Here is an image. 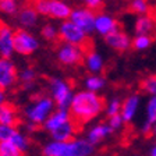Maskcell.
<instances>
[{
	"label": "cell",
	"instance_id": "obj_1",
	"mask_svg": "<svg viewBox=\"0 0 156 156\" xmlns=\"http://www.w3.org/2000/svg\"><path fill=\"white\" fill-rule=\"evenodd\" d=\"M103 99L99 95H96V92L81 91L73 96L68 112H70L71 120L78 127V124H85L94 117H96L103 110Z\"/></svg>",
	"mask_w": 156,
	"mask_h": 156
},
{
	"label": "cell",
	"instance_id": "obj_2",
	"mask_svg": "<svg viewBox=\"0 0 156 156\" xmlns=\"http://www.w3.org/2000/svg\"><path fill=\"white\" fill-rule=\"evenodd\" d=\"M43 156H91L94 153V145L87 140H73L68 142L50 141L42 149Z\"/></svg>",
	"mask_w": 156,
	"mask_h": 156
},
{
	"label": "cell",
	"instance_id": "obj_3",
	"mask_svg": "<svg viewBox=\"0 0 156 156\" xmlns=\"http://www.w3.org/2000/svg\"><path fill=\"white\" fill-rule=\"evenodd\" d=\"M55 107V101L49 96H41L35 102L27 106L25 116L29 123H34L36 126L45 124V121L49 119V116L53 113Z\"/></svg>",
	"mask_w": 156,
	"mask_h": 156
},
{
	"label": "cell",
	"instance_id": "obj_4",
	"mask_svg": "<svg viewBox=\"0 0 156 156\" xmlns=\"http://www.w3.org/2000/svg\"><path fill=\"white\" fill-rule=\"evenodd\" d=\"M58 36L64 43H70L81 48L84 52L88 53L87 43H88V35L78 28L75 24H73L70 20L68 21H63L60 28H58Z\"/></svg>",
	"mask_w": 156,
	"mask_h": 156
},
{
	"label": "cell",
	"instance_id": "obj_5",
	"mask_svg": "<svg viewBox=\"0 0 156 156\" xmlns=\"http://www.w3.org/2000/svg\"><path fill=\"white\" fill-rule=\"evenodd\" d=\"M50 92H52V99L57 105L58 110H68L73 101V92L70 85L60 78H52L50 80Z\"/></svg>",
	"mask_w": 156,
	"mask_h": 156
},
{
	"label": "cell",
	"instance_id": "obj_6",
	"mask_svg": "<svg viewBox=\"0 0 156 156\" xmlns=\"http://www.w3.org/2000/svg\"><path fill=\"white\" fill-rule=\"evenodd\" d=\"M38 48L39 42L34 35H31L24 29L14 31V52H17L18 55L28 56L35 52Z\"/></svg>",
	"mask_w": 156,
	"mask_h": 156
},
{
	"label": "cell",
	"instance_id": "obj_7",
	"mask_svg": "<svg viewBox=\"0 0 156 156\" xmlns=\"http://www.w3.org/2000/svg\"><path fill=\"white\" fill-rule=\"evenodd\" d=\"M95 20H96V14L89 9L73 10L71 16H70V21L75 24L81 31H84L87 35L95 31Z\"/></svg>",
	"mask_w": 156,
	"mask_h": 156
},
{
	"label": "cell",
	"instance_id": "obj_8",
	"mask_svg": "<svg viewBox=\"0 0 156 156\" xmlns=\"http://www.w3.org/2000/svg\"><path fill=\"white\" fill-rule=\"evenodd\" d=\"M57 58L62 64L66 66H75L84 60V50L78 46L63 43L57 49Z\"/></svg>",
	"mask_w": 156,
	"mask_h": 156
},
{
	"label": "cell",
	"instance_id": "obj_9",
	"mask_svg": "<svg viewBox=\"0 0 156 156\" xmlns=\"http://www.w3.org/2000/svg\"><path fill=\"white\" fill-rule=\"evenodd\" d=\"M14 52V31L0 21V57L10 58Z\"/></svg>",
	"mask_w": 156,
	"mask_h": 156
},
{
	"label": "cell",
	"instance_id": "obj_10",
	"mask_svg": "<svg viewBox=\"0 0 156 156\" xmlns=\"http://www.w3.org/2000/svg\"><path fill=\"white\" fill-rule=\"evenodd\" d=\"M17 80V70L10 58L0 57V89L10 88Z\"/></svg>",
	"mask_w": 156,
	"mask_h": 156
},
{
	"label": "cell",
	"instance_id": "obj_11",
	"mask_svg": "<svg viewBox=\"0 0 156 156\" xmlns=\"http://www.w3.org/2000/svg\"><path fill=\"white\" fill-rule=\"evenodd\" d=\"M105 41H106V43L110 46V48L116 49L119 52H126L127 49L133 45V42L130 41L128 35L124 34L123 31H120V29H117L114 32L109 34L107 36H105Z\"/></svg>",
	"mask_w": 156,
	"mask_h": 156
},
{
	"label": "cell",
	"instance_id": "obj_12",
	"mask_svg": "<svg viewBox=\"0 0 156 156\" xmlns=\"http://www.w3.org/2000/svg\"><path fill=\"white\" fill-rule=\"evenodd\" d=\"M119 29V23L113 17L107 16V14H99L95 20V31L103 36H107L109 34L114 32Z\"/></svg>",
	"mask_w": 156,
	"mask_h": 156
},
{
	"label": "cell",
	"instance_id": "obj_13",
	"mask_svg": "<svg viewBox=\"0 0 156 156\" xmlns=\"http://www.w3.org/2000/svg\"><path fill=\"white\" fill-rule=\"evenodd\" d=\"M75 131H77L75 123L73 120H68V121H66L64 124H62L58 128H56L55 131H52L50 135H52L53 141H57V142H68V141L74 140Z\"/></svg>",
	"mask_w": 156,
	"mask_h": 156
},
{
	"label": "cell",
	"instance_id": "obj_14",
	"mask_svg": "<svg viewBox=\"0 0 156 156\" xmlns=\"http://www.w3.org/2000/svg\"><path fill=\"white\" fill-rule=\"evenodd\" d=\"M73 10L62 0H49V17L56 20H70Z\"/></svg>",
	"mask_w": 156,
	"mask_h": 156
},
{
	"label": "cell",
	"instance_id": "obj_15",
	"mask_svg": "<svg viewBox=\"0 0 156 156\" xmlns=\"http://www.w3.org/2000/svg\"><path fill=\"white\" fill-rule=\"evenodd\" d=\"M68 120H71V116H70V112L68 110L53 112V113L49 116L48 120L45 121L43 128H45L46 131H49V133H52V131H55L56 128H58L62 124H64L66 121H68Z\"/></svg>",
	"mask_w": 156,
	"mask_h": 156
},
{
	"label": "cell",
	"instance_id": "obj_16",
	"mask_svg": "<svg viewBox=\"0 0 156 156\" xmlns=\"http://www.w3.org/2000/svg\"><path fill=\"white\" fill-rule=\"evenodd\" d=\"M138 107H140V96L138 95H133V96L127 98L126 102L121 106V112H120L124 123H130L133 120L136 110H138Z\"/></svg>",
	"mask_w": 156,
	"mask_h": 156
},
{
	"label": "cell",
	"instance_id": "obj_17",
	"mask_svg": "<svg viewBox=\"0 0 156 156\" xmlns=\"http://www.w3.org/2000/svg\"><path fill=\"white\" fill-rule=\"evenodd\" d=\"M112 133H113V130L109 127V124H103V123L96 124V126L92 127L91 130L88 131L87 141L95 146L96 144H99L101 141H103L107 135H110Z\"/></svg>",
	"mask_w": 156,
	"mask_h": 156
},
{
	"label": "cell",
	"instance_id": "obj_18",
	"mask_svg": "<svg viewBox=\"0 0 156 156\" xmlns=\"http://www.w3.org/2000/svg\"><path fill=\"white\" fill-rule=\"evenodd\" d=\"M156 123V96H151L146 105V121L142 127V133L148 134L152 133V128Z\"/></svg>",
	"mask_w": 156,
	"mask_h": 156
},
{
	"label": "cell",
	"instance_id": "obj_19",
	"mask_svg": "<svg viewBox=\"0 0 156 156\" xmlns=\"http://www.w3.org/2000/svg\"><path fill=\"white\" fill-rule=\"evenodd\" d=\"M17 112L16 107L10 103H4L0 106V124L3 126H14L17 124Z\"/></svg>",
	"mask_w": 156,
	"mask_h": 156
},
{
	"label": "cell",
	"instance_id": "obj_20",
	"mask_svg": "<svg viewBox=\"0 0 156 156\" xmlns=\"http://www.w3.org/2000/svg\"><path fill=\"white\" fill-rule=\"evenodd\" d=\"M18 23L25 28H31L38 23V13L34 7H25L18 13Z\"/></svg>",
	"mask_w": 156,
	"mask_h": 156
},
{
	"label": "cell",
	"instance_id": "obj_21",
	"mask_svg": "<svg viewBox=\"0 0 156 156\" xmlns=\"http://www.w3.org/2000/svg\"><path fill=\"white\" fill-rule=\"evenodd\" d=\"M85 66L89 71L92 73H99L103 68V58L101 57V55H98L96 52L91 50V52L87 53V57H85Z\"/></svg>",
	"mask_w": 156,
	"mask_h": 156
},
{
	"label": "cell",
	"instance_id": "obj_22",
	"mask_svg": "<svg viewBox=\"0 0 156 156\" xmlns=\"http://www.w3.org/2000/svg\"><path fill=\"white\" fill-rule=\"evenodd\" d=\"M153 29V20L148 16L138 17L135 23V32L138 35H148Z\"/></svg>",
	"mask_w": 156,
	"mask_h": 156
},
{
	"label": "cell",
	"instance_id": "obj_23",
	"mask_svg": "<svg viewBox=\"0 0 156 156\" xmlns=\"http://www.w3.org/2000/svg\"><path fill=\"white\" fill-rule=\"evenodd\" d=\"M0 156H23V152L11 141L0 142Z\"/></svg>",
	"mask_w": 156,
	"mask_h": 156
},
{
	"label": "cell",
	"instance_id": "obj_24",
	"mask_svg": "<svg viewBox=\"0 0 156 156\" xmlns=\"http://www.w3.org/2000/svg\"><path fill=\"white\" fill-rule=\"evenodd\" d=\"M85 87H87V91L96 92L105 87V80L102 77H98V75H92V77L87 78Z\"/></svg>",
	"mask_w": 156,
	"mask_h": 156
},
{
	"label": "cell",
	"instance_id": "obj_25",
	"mask_svg": "<svg viewBox=\"0 0 156 156\" xmlns=\"http://www.w3.org/2000/svg\"><path fill=\"white\" fill-rule=\"evenodd\" d=\"M130 10L136 14H140V17L146 16L148 11H149V4H148L146 0H131Z\"/></svg>",
	"mask_w": 156,
	"mask_h": 156
},
{
	"label": "cell",
	"instance_id": "obj_26",
	"mask_svg": "<svg viewBox=\"0 0 156 156\" xmlns=\"http://www.w3.org/2000/svg\"><path fill=\"white\" fill-rule=\"evenodd\" d=\"M18 133L17 127L14 126H3L0 124V142H7V141H11L13 136Z\"/></svg>",
	"mask_w": 156,
	"mask_h": 156
},
{
	"label": "cell",
	"instance_id": "obj_27",
	"mask_svg": "<svg viewBox=\"0 0 156 156\" xmlns=\"http://www.w3.org/2000/svg\"><path fill=\"white\" fill-rule=\"evenodd\" d=\"M11 142L14 144V145L18 148L21 152H27L28 151V148H29V141H28V138H27L24 134H21L18 131V133L16 134V135L13 136V140H11Z\"/></svg>",
	"mask_w": 156,
	"mask_h": 156
},
{
	"label": "cell",
	"instance_id": "obj_28",
	"mask_svg": "<svg viewBox=\"0 0 156 156\" xmlns=\"http://www.w3.org/2000/svg\"><path fill=\"white\" fill-rule=\"evenodd\" d=\"M141 88H142L145 92L151 94L152 96H156V74H152L149 77H146L145 80L141 84Z\"/></svg>",
	"mask_w": 156,
	"mask_h": 156
},
{
	"label": "cell",
	"instance_id": "obj_29",
	"mask_svg": "<svg viewBox=\"0 0 156 156\" xmlns=\"http://www.w3.org/2000/svg\"><path fill=\"white\" fill-rule=\"evenodd\" d=\"M20 78H21V81H23V84H24V88H25V89H29V88L34 85L35 70H34V68H25V70L21 73Z\"/></svg>",
	"mask_w": 156,
	"mask_h": 156
},
{
	"label": "cell",
	"instance_id": "obj_30",
	"mask_svg": "<svg viewBox=\"0 0 156 156\" xmlns=\"http://www.w3.org/2000/svg\"><path fill=\"white\" fill-rule=\"evenodd\" d=\"M151 43H152V39L148 35H138L134 39L133 46L136 50H145V49H148L151 46Z\"/></svg>",
	"mask_w": 156,
	"mask_h": 156
},
{
	"label": "cell",
	"instance_id": "obj_31",
	"mask_svg": "<svg viewBox=\"0 0 156 156\" xmlns=\"http://www.w3.org/2000/svg\"><path fill=\"white\" fill-rule=\"evenodd\" d=\"M32 7L38 14L49 16V0H32Z\"/></svg>",
	"mask_w": 156,
	"mask_h": 156
},
{
	"label": "cell",
	"instance_id": "obj_32",
	"mask_svg": "<svg viewBox=\"0 0 156 156\" xmlns=\"http://www.w3.org/2000/svg\"><path fill=\"white\" fill-rule=\"evenodd\" d=\"M0 11L6 14H14L17 11L16 0H0Z\"/></svg>",
	"mask_w": 156,
	"mask_h": 156
},
{
	"label": "cell",
	"instance_id": "obj_33",
	"mask_svg": "<svg viewBox=\"0 0 156 156\" xmlns=\"http://www.w3.org/2000/svg\"><path fill=\"white\" fill-rule=\"evenodd\" d=\"M42 36L46 41H55L58 36V31L56 29V27H53L52 24H48L42 28Z\"/></svg>",
	"mask_w": 156,
	"mask_h": 156
},
{
	"label": "cell",
	"instance_id": "obj_34",
	"mask_svg": "<svg viewBox=\"0 0 156 156\" xmlns=\"http://www.w3.org/2000/svg\"><path fill=\"white\" fill-rule=\"evenodd\" d=\"M121 106H123V105H121V102L119 101V99H113L110 103L107 105V109H106L107 116L112 117V116H116V114H120Z\"/></svg>",
	"mask_w": 156,
	"mask_h": 156
},
{
	"label": "cell",
	"instance_id": "obj_35",
	"mask_svg": "<svg viewBox=\"0 0 156 156\" xmlns=\"http://www.w3.org/2000/svg\"><path fill=\"white\" fill-rule=\"evenodd\" d=\"M124 120L123 117H121V114H116V116H112L109 117V127H110L112 130H119V128H121V126H123Z\"/></svg>",
	"mask_w": 156,
	"mask_h": 156
},
{
	"label": "cell",
	"instance_id": "obj_36",
	"mask_svg": "<svg viewBox=\"0 0 156 156\" xmlns=\"http://www.w3.org/2000/svg\"><path fill=\"white\" fill-rule=\"evenodd\" d=\"M85 4H87V9L89 10H98L99 7L102 6V0H84Z\"/></svg>",
	"mask_w": 156,
	"mask_h": 156
},
{
	"label": "cell",
	"instance_id": "obj_37",
	"mask_svg": "<svg viewBox=\"0 0 156 156\" xmlns=\"http://www.w3.org/2000/svg\"><path fill=\"white\" fill-rule=\"evenodd\" d=\"M4 99H6V96H4V91H3V89H0V106L6 103V102H4Z\"/></svg>",
	"mask_w": 156,
	"mask_h": 156
},
{
	"label": "cell",
	"instance_id": "obj_38",
	"mask_svg": "<svg viewBox=\"0 0 156 156\" xmlns=\"http://www.w3.org/2000/svg\"><path fill=\"white\" fill-rule=\"evenodd\" d=\"M27 128H28V131H35L36 128H38V126H36V124H34V123H28Z\"/></svg>",
	"mask_w": 156,
	"mask_h": 156
},
{
	"label": "cell",
	"instance_id": "obj_39",
	"mask_svg": "<svg viewBox=\"0 0 156 156\" xmlns=\"http://www.w3.org/2000/svg\"><path fill=\"white\" fill-rule=\"evenodd\" d=\"M151 156H156V144H155V146L152 148V151H151Z\"/></svg>",
	"mask_w": 156,
	"mask_h": 156
},
{
	"label": "cell",
	"instance_id": "obj_40",
	"mask_svg": "<svg viewBox=\"0 0 156 156\" xmlns=\"http://www.w3.org/2000/svg\"><path fill=\"white\" fill-rule=\"evenodd\" d=\"M152 133L156 135V123H155V126H153V128H152Z\"/></svg>",
	"mask_w": 156,
	"mask_h": 156
}]
</instances>
